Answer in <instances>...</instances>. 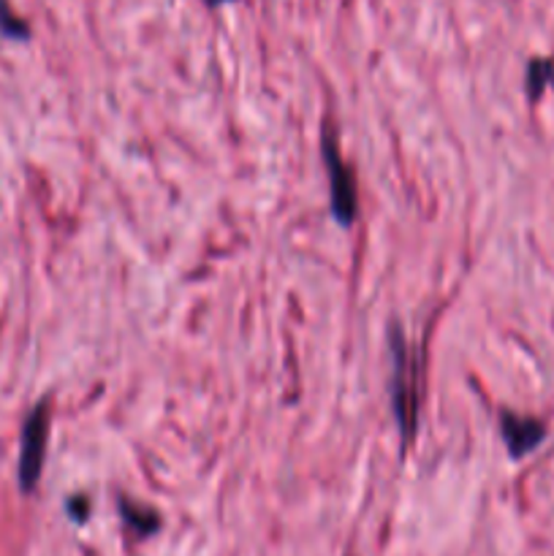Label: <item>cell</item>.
Listing matches in <instances>:
<instances>
[{"label":"cell","mask_w":554,"mask_h":556,"mask_svg":"<svg viewBox=\"0 0 554 556\" xmlns=\"http://www.w3.org/2000/svg\"><path fill=\"white\" fill-rule=\"evenodd\" d=\"M389 358H391V372H389V402L394 421L400 427L402 443L413 440L418 427V413H421V383H424V369L421 356L413 351L407 337L402 334L400 326H391L389 331Z\"/></svg>","instance_id":"1"},{"label":"cell","mask_w":554,"mask_h":556,"mask_svg":"<svg viewBox=\"0 0 554 556\" xmlns=\"http://www.w3.org/2000/svg\"><path fill=\"white\" fill-rule=\"evenodd\" d=\"M320 157H324L326 177H329L331 215H335V220L342 228H351L358 217L356 174H353V168L342 157L335 128H324V136H320Z\"/></svg>","instance_id":"2"},{"label":"cell","mask_w":554,"mask_h":556,"mask_svg":"<svg viewBox=\"0 0 554 556\" xmlns=\"http://www.w3.org/2000/svg\"><path fill=\"white\" fill-rule=\"evenodd\" d=\"M47 440H49V405L38 402L27 416L25 429L20 440V486L22 492H33L41 478L43 459H47Z\"/></svg>","instance_id":"3"},{"label":"cell","mask_w":554,"mask_h":556,"mask_svg":"<svg viewBox=\"0 0 554 556\" xmlns=\"http://www.w3.org/2000/svg\"><path fill=\"white\" fill-rule=\"evenodd\" d=\"M500 438H503L505 448H508L511 459H525L532 451L541 448L546 440V424L536 416H521L514 410H500Z\"/></svg>","instance_id":"4"},{"label":"cell","mask_w":554,"mask_h":556,"mask_svg":"<svg viewBox=\"0 0 554 556\" xmlns=\"http://www.w3.org/2000/svg\"><path fill=\"white\" fill-rule=\"evenodd\" d=\"M119 516L136 538H150L161 530V516L152 508L130 503V500H119Z\"/></svg>","instance_id":"5"},{"label":"cell","mask_w":554,"mask_h":556,"mask_svg":"<svg viewBox=\"0 0 554 556\" xmlns=\"http://www.w3.org/2000/svg\"><path fill=\"white\" fill-rule=\"evenodd\" d=\"M554 87V60L552 58H536L527 65V96L532 101L543 96V90Z\"/></svg>","instance_id":"6"},{"label":"cell","mask_w":554,"mask_h":556,"mask_svg":"<svg viewBox=\"0 0 554 556\" xmlns=\"http://www.w3.org/2000/svg\"><path fill=\"white\" fill-rule=\"evenodd\" d=\"M0 33H5L9 38H27V25L9 9L5 0H0Z\"/></svg>","instance_id":"7"},{"label":"cell","mask_w":554,"mask_h":556,"mask_svg":"<svg viewBox=\"0 0 554 556\" xmlns=\"http://www.w3.org/2000/svg\"><path fill=\"white\" fill-rule=\"evenodd\" d=\"M68 514L76 525L87 521V514H90V500L87 497H71L68 500Z\"/></svg>","instance_id":"8"},{"label":"cell","mask_w":554,"mask_h":556,"mask_svg":"<svg viewBox=\"0 0 554 556\" xmlns=\"http://www.w3.org/2000/svg\"><path fill=\"white\" fill-rule=\"evenodd\" d=\"M204 3H210V5H223V3H231V0H204Z\"/></svg>","instance_id":"9"}]
</instances>
